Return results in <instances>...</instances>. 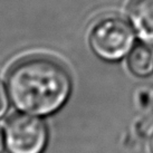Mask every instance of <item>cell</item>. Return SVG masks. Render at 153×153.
I'll return each mask as SVG.
<instances>
[{"mask_svg": "<svg viewBox=\"0 0 153 153\" xmlns=\"http://www.w3.org/2000/svg\"><path fill=\"white\" fill-rule=\"evenodd\" d=\"M72 77L49 57H29L15 65L8 75V95L15 107L34 116L60 110L72 93Z\"/></svg>", "mask_w": 153, "mask_h": 153, "instance_id": "1", "label": "cell"}, {"mask_svg": "<svg viewBox=\"0 0 153 153\" xmlns=\"http://www.w3.org/2000/svg\"><path fill=\"white\" fill-rule=\"evenodd\" d=\"M135 43V31L119 16H106L96 22L89 34V45L106 62H117L130 54Z\"/></svg>", "mask_w": 153, "mask_h": 153, "instance_id": "2", "label": "cell"}, {"mask_svg": "<svg viewBox=\"0 0 153 153\" xmlns=\"http://www.w3.org/2000/svg\"><path fill=\"white\" fill-rule=\"evenodd\" d=\"M4 134L8 153H44L49 139L43 120L28 114L11 116Z\"/></svg>", "mask_w": 153, "mask_h": 153, "instance_id": "3", "label": "cell"}, {"mask_svg": "<svg viewBox=\"0 0 153 153\" xmlns=\"http://www.w3.org/2000/svg\"><path fill=\"white\" fill-rule=\"evenodd\" d=\"M128 15L135 34L143 43L153 46V0H132Z\"/></svg>", "mask_w": 153, "mask_h": 153, "instance_id": "4", "label": "cell"}, {"mask_svg": "<svg viewBox=\"0 0 153 153\" xmlns=\"http://www.w3.org/2000/svg\"><path fill=\"white\" fill-rule=\"evenodd\" d=\"M128 66L136 76L151 75L153 73V46L145 43L134 45L128 54Z\"/></svg>", "mask_w": 153, "mask_h": 153, "instance_id": "5", "label": "cell"}, {"mask_svg": "<svg viewBox=\"0 0 153 153\" xmlns=\"http://www.w3.org/2000/svg\"><path fill=\"white\" fill-rule=\"evenodd\" d=\"M8 106H9V102H8V95H7V89L4 88L2 82L0 81V119L7 113Z\"/></svg>", "mask_w": 153, "mask_h": 153, "instance_id": "6", "label": "cell"}, {"mask_svg": "<svg viewBox=\"0 0 153 153\" xmlns=\"http://www.w3.org/2000/svg\"><path fill=\"white\" fill-rule=\"evenodd\" d=\"M7 149V145H6V134L4 133L2 128L0 126V153H4Z\"/></svg>", "mask_w": 153, "mask_h": 153, "instance_id": "7", "label": "cell"}, {"mask_svg": "<svg viewBox=\"0 0 153 153\" xmlns=\"http://www.w3.org/2000/svg\"><path fill=\"white\" fill-rule=\"evenodd\" d=\"M150 148H151V151L153 153V133L152 135H151V140H150Z\"/></svg>", "mask_w": 153, "mask_h": 153, "instance_id": "8", "label": "cell"}, {"mask_svg": "<svg viewBox=\"0 0 153 153\" xmlns=\"http://www.w3.org/2000/svg\"><path fill=\"white\" fill-rule=\"evenodd\" d=\"M152 107H153V103H152Z\"/></svg>", "mask_w": 153, "mask_h": 153, "instance_id": "9", "label": "cell"}]
</instances>
